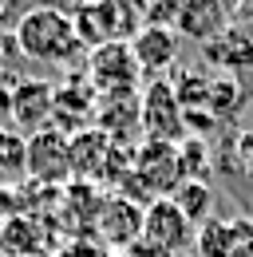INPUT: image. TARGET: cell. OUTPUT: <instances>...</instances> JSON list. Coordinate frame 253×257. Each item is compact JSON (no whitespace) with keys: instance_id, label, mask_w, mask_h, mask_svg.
Here are the masks:
<instances>
[{"instance_id":"obj_1","label":"cell","mask_w":253,"mask_h":257,"mask_svg":"<svg viewBox=\"0 0 253 257\" xmlns=\"http://www.w3.org/2000/svg\"><path fill=\"white\" fill-rule=\"evenodd\" d=\"M16 56L36 64H75L87 48L75 36V16L60 4H32L28 12L12 24Z\"/></svg>"},{"instance_id":"obj_2","label":"cell","mask_w":253,"mask_h":257,"mask_svg":"<svg viewBox=\"0 0 253 257\" xmlns=\"http://www.w3.org/2000/svg\"><path fill=\"white\" fill-rule=\"evenodd\" d=\"M131 178H139V198L155 202V198H170L182 186V166H178V147L174 143H143L135 151V166Z\"/></svg>"},{"instance_id":"obj_3","label":"cell","mask_w":253,"mask_h":257,"mask_svg":"<svg viewBox=\"0 0 253 257\" xmlns=\"http://www.w3.org/2000/svg\"><path fill=\"white\" fill-rule=\"evenodd\" d=\"M56 119V83L52 79H16L8 87V127L20 131L24 139L36 135V131L52 127Z\"/></svg>"},{"instance_id":"obj_4","label":"cell","mask_w":253,"mask_h":257,"mask_svg":"<svg viewBox=\"0 0 253 257\" xmlns=\"http://www.w3.org/2000/svg\"><path fill=\"white\" fill-rule=\"evenodd\" d=\"M139 241H147L162 257H182L194 245V225L170 198H155L143 206V237Z\"/></svg>"},{"instance_id":"obj_5","label":"cell","mask_w":253,"mask_h":257,"mask_svg":"<svg viewBox=\"0 0 253 257\" xmlns=\"http://www.w3.org/2000/svg\"><path fill=\"white\" fill-rule=\"evenodd\" d=\"M139 119L151 143H178L186 139V111L166 79H151V87L139 95Z\"/></svg>"},{"instance_id":"obj_6","label":"cell","mask_w":253,"mask_h":257,"mask_svg":"<svg viewBox=\"0 0 253 257\" xmlns=\"http://www.w3.org/2000/svg\"><path fill=\"white\" fill-rule=\"evenodd\" d=\"M28 178L40 186H60L71 178V135L44 127L28 135Z\"/></svg>"},{"instance_id":"obj_7","label":"cell","mask_w":253,"mask_h":257,"mask_svg":"<svg viewBox=\"0 0 253 257\" xmlns=\"http://www.w3.org/2000/svg\"><path fill=\"white\" fill-rule=\"evenodd\" d=\"M139 75L143 71L131 56V44H103V48H91V56H87V83L95 87V95L135 91Z\"/></svg>"},{"instance_id":"obj_8","label":"cell","mask_w":253,"mask_h":257,"mask_svg":"<svg viewBox=\"0 0 253 257\" xmlns=\"http://www.w3.org/2000/svg\"><path fill=\"white\" fill-rule=\"evenodd\" d=\"M95 233H99V241L107 249H131L143 237V206L131 202L126 194L103 198L99 218H95Z\"/></svg>"},{"instance_id":"obj_9","label":"cell","mask_w":253,"mask_h":257,"mask_svg":"<svg viewBox=\"0 0 253 257\" xmlns=\"http://www.w3.org/2000/svg\"><path fill=\"white\" fill-rule=\"evenodd\" d=\"M233 12L221 4V0H178V12H174V32L198 40V44H210L229 28Z\"/></svg>"},{"instance_id":"obj_10","label":"cell","mask_w":253,"mask_h":257,"mask_svg":"<svg viewBox=\"0 0 253 257\" xmlns=\"http://www.w3.org/2000/svg\"><path fill=\"white\" fill-rule=\"evenodd\" d=\"M126 44H131V56H135V64H139L143 75L166 71V67L174 64V56H178V32L166 28V24H147V28H139V32L131 36Z\"/></svg>"},{"instance_id":"obj_11","label":"cell","mask_w":253,"mask_h":257,"mask_svg":"<svg viewBox=\"0 0 253 257\" xmlns=\"http://www.w3.org/2000/svg\"><path fill=\"white\" fill-rule=\"evenodd\" d=\"M253 237V218H210L194 229L198 257H233V249Z\"/></svg>"},{"instance_id":"obj_12","label":"cell","mask_w":253,"mask_h":257,"mask_svg":"<svg viewBox=\"0 0 253 257\" xmlns=\"http://www.w3.org/2000/svg\"><path fill=\"white\" fill-rule=\"evenodd\" d=\"M111 151H115V143L99 127L75 131L71 135V178H79V182H103V170H107Z\"/></svg>"},{"instance_id":"obj_13","label":"cell","mask_w":253,"mask_h":257,"mask_svg":"<svg viewBox=\"0 0 253 257\" xmlns=\"http://www.w3.org/2000/svg\"><path fill=\"white\" fill-rule=\"evenodd\" d=\"M206 60H210V64H218V67H225L229 75L249 71V67H253V36L229 24L218 40H210V44H206Z\"/></svg>"},{"instance_id":"obj_14","label":"cell","mask_w":253,"mask_h":257,"mask_svg":"<svg viewBox=\"0 0 253 257\" xmlns=\"http://www.w3.org/2000/svg\"><path fill=\"white\" fill-rule=\"evenodd\" d=\"M170 202L190 218V225H202V222L214 218V190H210V182H194V178H186L178 190L170 194Z\"/></svg>"},{"instance_id":"obj_15","label":"cell","mask_w":253,"mask_h":257,"mask_svg":"<svg viewBox=\"0 0 253 257\" xmlns=\"http://www.w3.org/2000/svg\"><path fill=\"white\" fill-rule=\"evenodd\" d=\"M28 178V139L20 131L4 127L0 131V182H20Z\"/></svg>"},{"instance_id":"obj_16","label":"cell","mask_w":253,"mask_h":257,"mask_svg":"<svg viewBox=\"0 0 253 257\" xmlns=\"http://www.w3.org/2000/svg\"><path fill=\"white\" fill-rule=\"evenodd\" d=\"M178 166H182V182L194 178V182H206V166H210V151L202 139H182L178 147Z\"/></svg>"},{"instance_id":"obj_17","label":"cell","mask_w":253,"mask_h":257,"mask_svg":"<svg viewBox=\"0 0 253 257\" xmlns=\"http://www.w3.org/2000/svg\"><path fill=\"white\" fill-rule=\"evenodd\" d=\"M12 56H16V44H12V32H0V79L8 75V67H12Z\"/></svg>"},{"instance_id":"obj_18","label":"cell","mask_w":253,"mask_h":257,"mask_svg":"<svg viewBox=\"0 0 253 257\" xmlns=\"http://www.w3.org/2000/svg\"><path fill=\"white\" fill-rule=\"evenodd\" d=\"M52 4H60L63 12H79V8H87V4H95V0H52Z\"/></svg>"},{"instance_id":"obj_19","label":"cell","mask_w":253,"mask_h":257,"mask_svg":"<svg viewBox=\"0 0 253 257\" xmlns=\"http://www.w3.org/2000/svg\"><path fill=\"white\" fill-rule=\"evenodd\" d=\"M8 127V87H0V131Z\"/></svg>"},{"instance_id":"obj_20","label":"cell","mask_w":253,"mask_h":257,"mask_svg":"<svg viewBox=\"0 0 253 257\" xmlns=\"http://www.w3.org/2000/svg\"><path fill=\"white\" fill-rule=\"evenodd\" d=\"M8 210H12V198H8V190H4V186H0V222H4V218H8Z\"/></svg>"},{"instance_id":"obj_21","label":"cell","mask_w":253,"mask_h":257,"mask_svg":"<svg viewBox=\"0 0 253 257\" xmlns=\"http://www.w3.org/2000/svg\"><path fill=\"white\" fill-rule=\"evenodd\" d=\"M233 257H253V237H245V241L233 249Z\"/></svg>"},{"instance_id":"obj_22","label":"cell","mask_w":253,"mask_h":257,"mask_svg":"<svg viewBox=\"0 0 253 257\" xmlns=\"http://www.w3.org/2000/svg\"><path fill=\"white\" fill-rule=\"evenodd\" d=\"M221 4H225V8H229V12H237V8H241V4H245V0H221Z\"/></svg>"}]
</instances>
